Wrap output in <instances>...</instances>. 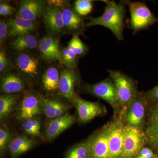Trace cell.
Here are the masks:
<instances>
[{"mask_svg":"<svg viewBox=\"0 0 158 158\" xmlns=\"http://www.w3.org/2000/svg\"><path fill=\"white\" fill-rule=\"evenodd\" d=\"M103 2L106 4L103 14L99 17L90 18L89 22L85 23V27L103 26L112 31L118 40H123L127 1L119 3L109 0H104Z\"/></svg>","mask_w":158,"mask_h":158,"instance_id":"obj_1","label":"cell"},{"mask_svg":"<svg viewBox=\"0 0 158 158\" xmlns=\"http://www.w3.org/2000/svg\"><path fill=\"white\" fill-rule=\"evenodd\" d=\"M108 72L116 86L119 106L128 107L138 93L135 82L119 71L108 70Z\"/></svg>","mask_w":158,"mask_h":158,"instance_id":"obj_2","label":"cell"},{"mask_svg":"<svg viewBox=\"0 0 158 158\" xmlns=\"http://www.w3.org/2000/svg\"><path fill=\"white\" fill-rule=\"evenodd\" d=\"M131 14L130 27L134 34L145 30L158 21L144 3L127 1Z\"/></svg>","mask_w":158,"mask_h":158,"instance_id":"obj_3","label":"cell"},{"mask_svg":"<svg viewBox=\"0 0 158 158\" xmlns=\"http://www.w3.org/2000/svg\"><path fill=\"white\" fill-rule=\"evenodd\" d=\"M110 123L90 136L86 141L88 145L87 158H109Z\"/></svg>","mask_w":158,"mask_h":158,"instance_id":"obj_4","label":"cell"},{"mask_svg":"<svg viewBox=\"0 0 158 158\" xmlns=\"http://www.w3.org/2000/svg\"><path fill=\"white\" fill-rule=\"evenodd\" d=\"M145 140L144 134L139 127L125 126L121 158L134 157L141 151Z\"/></svg>","mask_w":158,"mask_h":158,"instance_id":"obj_5","label":"cell"},{"mask_svg":"<svg viewBox=\"0 0 158 158\" xmlns=\"http://www.w3.org/2000/svg\"><path fill=\"white\" fill-rule=\"evenodd\" d=\"M85 90L94 96L101 98L113 108L119 106L116 86L112 79H106L92 85H87Z\"/></svg>","mask_w":158,"mask_h":158,"instance_id":"obj_6","label":"cell"},{"mask_svg":"<svg viewBox=\"0 0 158 158\" xmlns=\"http://www.w3.org/2000/svg\"><path fill=\"white\" fill-rule=\"evenodd\" d=\"M125 126L119 120L110 123L109 158H121L123 150Z\"/></svg>","mask_w":158,"mask_h":158,"instance_id":"obj_7","label":"cell"},{"mask_svg":"<svg viewBox=\"0 0 158 158\" xmlns=\"http://www.w3.org/2000/svg\"><path fill=\"white\" fill-rule=\"evenodd\" d=\"M42 114L43 112L40 105L39 94L28 92L25 94L22 101L16 119L23 121Z\"/></svg>","mask_w":158,"mask_h":158,"instance_id":"obj_8","label":"cell"},{"mask_svg":"<svg viewBox=\"0 0 158 158\" xmlns=\"http://www.w3.org/2000/svg\"><path fill=\"white\" fill-rule=\"evenodd\" d=\"M77 110L79 120L87 122L101 115L103 112L102 106L97 102L85 100L76 94L71 99Z\"/></svg>","mask_w":158,"mask_h":158,"instance_id":"obj_9","label":"cell"},{"mask_svg":"<svg viewBox=\"0 0 158 158\" xmlns=\"http://www.w3.org/2000/svg\"><path fill=\"white\" fill-rule=\"evenodd\" d=\"M47 7L44 1L41 0H24L20 4L15 16L27 20L36 21L43 16Z\"/></svg>","mask_w":158,"mask_h":158,"instance_id":"obj_10","label":"cell"},{"mask_svg":"<svg viewBox=\"0 0 158 158\" xmlns=\"http://www.w3.org/2000/svg\"><path fill=\"white\" fill-rule=\"evenodd\" d=\"M76 69L65 68L60 72L58 94L68 99H71L76 94L75 88L79 80Z\"/></svg>","mask_w":158,"mask_h":158,"instance_id":"obj_11","label":"cell"},{"mask_svg":"<svg viewBox=\"0 0 158 158\" xmlns=\"http://www.w3.org/2000/svg\"><path fill=\"white\" fill-rule=\"evenodd\" d=\"M38 47L44 60L60 62L62 49L60 48L59 40L52 34H47L44 36L40 40Z\"/></svg>","mask_w":158,"mask_h":158,"instance_id":"obj_12","label":"cell"},{"mask_svg":"<svg viewBox=\"0 0 158 158\" xmlns=\"http://www.w3.org/2000/svg\"><path fill=\"white\" fill-rule=\"evenodd\" d=\"M18 70L29 79H35L39 73V61L37 57L27 53H19L15 60Z\"/></svg>","mask_w":158,"mask_h":158,"instance_id":"obj_13","label":"cell"},{"mask_svg":"<svg viewBox=\"0 0 158 158\" xmlns=\"http://www.w3.org/2000/svg\"><path fill=\"white\" fill-rule=\"evenodd\" d=\"M44 24L52 34H62L64 29L62 8L56 6L47 8L43 16Z\"/></svg>","mask_w":158,"mask_h":158,"instance_id":"obj_14","label":"cell"},{"mask_svg":"<svg viewBox=\"0 0 158 158\" xmlns=\"http://www.w3.org/2000/svg\"><path fill=\"white\" fill-rule=\"evenodd\" d=\"M145 97L138 93L128 107L125 120L128 125L138 127L144 118Z\"/></svg>","mask_w":158,"mask_h":158,"instance_id":"obj_15","label":"cell"},{"mask_svg":"<svg viewBox=\"0 0 158 158\" xmlns=\"http://www.w3.org/2000/svg\"><path fill=\"white\" fill-rule=\"evenodd\" d=\"M8 37H15L26 34H31L37 28L36 21L27 20L15 16L7 21Z\"/></svg>","mask_w":158,"mask_h":158,"instance_id":"obj_16","label":"cell"},{"mask_svg":"<svg viewBox=\"0 0 158 158\" xmlns=\"http://www.w3.org/2000/svg\"><path fill=\"white\" fill-rule=\"evenodd\" d=\"M75 121V117L68 113L53 119L46 129L45 136L47 139L49 141L53 140L71 126Z\"/></svg>","mask_w":158,"mask_h":158,"instance_id":"obj_17","label":"cell"},{"mask_svg":"<svg viewBox=\"0 0 158 158\" xmlns=\"http://www.w3.org/2000/svg\"><path fill=\"white\" fill-rule=\"evenodd\" d=\"M25 88V84L23 79L15 73H7L1 79V91L6 94L19 93L23 91Z\"/></svg>","mask_w":158,"mask_h":158,"instance_id":"obj_18","label":"cell"},{"mask_svg":"<svg viewBox=\"0 0 158 158\" xmlns=\"http://www.w3.org/2000/svg\"><path fill=\"white\" fill-rule=\"evenodd\" d=\"M39 98L43 114L47 118L53 120L67 113L68 106L60 101L45 98L40 94Z\"/></svg>","mask_w":158,"mask_h":158,"instance_id":"obj_19","label":"cell"},{"mask_svg":"<svg viewBox=\"0 0 158 158\" xmlns=\"http://www.w3.org/2000/svg\"><path fill=\"white\" fill-rule=\"evenodd\" d=\"M61 8L64 29L73 32L74 34H80L82 33L85 27V23L82 17L80 16L74 9L66 7Z\"/></svg>","mask_w":158,"mask_h":158,"instance_id":"obj_20","label":"cell"},{"mask_svg":"<svg viewBox=\"0 0 158 158\" xmlns=\"http://www.w3.org/2000/svg\"><path fill=\"white\" fill-rule=\"evenodd\" d=\"M144 135L148 144L158 152V103L150 113Z\"/></svg>","mask_w":158,"mask_h":158,"instance_id":"obj_21","label":"cell"},{"mask_svg":"<svg viewBox=\"0 0 158 158\" xmlns=\"http://www.w3.org/2000/svg\"><path fill=\"white\" fill-rule=\"evenodd\" d=\"M60 75L56 67L51 66L46 69L41 78L43 88L45 91L50 94L58 93Z\"/></svg>","mask_w":158,"mask_h":158,"instance_id":"obj_22","label":"cell"},{"mask_svg":"<svg viewBox=\"0 0 158 158\" xmlns=\"http://www.w3.org/2000/svg\"><path fill=\"white\" fill-rule=\"evenodd\" d=\"M35 144V141L24 135H19L11 140L9 149L11 157L15 158L28 151Z\"/></svg>","mask_w":158,"mask_h":158,"instance_id":"obj_23","label":"cell"},{"mask_svg":"<svg viewBox=\"0 0 158 158\" xmlns=\"http://www.w3.org/2000/svg\"><path fill=\"white\" fill-rule=\"evenodd\" d=\"M38 39L31 34H26L15 37L10 44L11 48L20 53L25 52L37 48L39 45Z\"/></svg>","mask_w":158,"mask_h":158,"instance_id":"obj_24","label":"cell"},{"mask_svg":"<svg viewBox=\"0 0 158 158\" xmlns=\"http://www.w3.org/2000/svg\"><path fill=\"white\" fill-rule=\"evenodd\" d=\"M15 94H3L0 96V119H7L14 110L18 101Z\"/></svg>","mask_w":158,"mask_h":158,"instance_id":"obj_25","label":"cell"},{"mask_svg":"<svg viewBox=\"0 0 158 158\" xmlns=\"http://www.w3.org/2000/svg\"><path fill=\"white\" fill-rule=\"evenodd\" d=\"M78 56L68 47L62 48L61 51L60 63L66 68L75 69L77 66Z\"/></svg>","mask_w":158,"mask_h":158,"instance_id":"obj_26","label":"cell"},{"mask_svg":"<svg viewBox=\"0 0 158 158\" xmlns=\"http://www.w3.org/2000/svg\"><path fill=\"white\" fill-rule=\"evenodd\" d=\"M79 34H73L72 38L68 43L67 47L77 56H83L87 53L88 49L80 39Z\"/></svg>","mask_w":158,"mask_h":158,"instance_id":"obj_27","label":"cell"},{"mask_svg":"<svg viewBox=\"0 0 158 158\" xmlns=\"http://www.w3.org/2000/svg\"><path fill=\"white\" fill-rule=\"evenodd\" d=\"M22 126L24 131L28 135L41 137V125L39 120L34 118L26 119L23 121Z\"/></svg>","mask_w":158,"mask_h":158,"instance_id":"obj_28","label":"cell"},{"mask_svg":"<svg viewBox=\"0 0 158 158\" xmlns=\"http://www.w3.org/2000/svg\"><path fill=\"white\" fill-rule=\"evenodd\" d=\"M93 8V1L90 0H77L74 3V10L82 17L90 14Z\"/></svg>","mask_w":158,"mask_h":158,"instance_id":"obj_29","label":"cell"},{"mask_svg":"<svg viewBox=\"0 0 158 158\" xmlns=\"http://www.w3.org/2000/svg\"><path fill=\"white\" fill-rule=\"evenodd\" d=\"M88 147L86 141L74 146L69 151L65 158H87Z\"/></svg>","mask_w":158,"mask_h":158,"instance_id":"obj_30","label":"cell"},{"mask_svg":"<svg viewBox=\"0 0 158 158\" xmlns=\"http://www.w3.org/2000/svg\"><path fill=\"white\" fill-rule=\"evenodd\" d=\"M11 135L8 127L1 126L0 128V150L2 152L9 146L11 142Z\"/></svg>","mask_w":158,"mask_h":158,"instance_id":"obj_31","label":"cell"},{"mask_svg":"<svg viewBox=\"0 0 158 158\" xmlns=\"http://www.w3.org/2000/svg\"><path fill=\"white\" fill-rule=\"evenodd\" d=\"M8 27L5 20H0V44L2 46L8 37Z\"/></svg>","mask_w":158,"mask_h":158,"instance_id":"obj_32","label":"cell"},{"mask_svg":"<svg viewBox=\"0 0 158 158\" xmlns=\"http://www.w3.org/2000/svg\"><path fill=\"white\" fill-rule=\"evenodd\" d=\"M16 11V9L13 6L6 3L0 4V15L1 16H7L14 14Z\"/></svg>","mask_w":158,"mask_h":158,"instance_id":"obj_33","label":"cell"},{"mask_svg":"<svg viewBox=\"0 0 158 158\" xmlns=\"http://www.w3.org/2000/svg\"><path fill=\"white\" fill-rule=\"evenodd\" d=\"M9 64V60L6 52L1 48L0 51V72L3 73L6 70Z\"/></svg>","mask_w":158,"mask_h":158,"instance_id":"obj_34","label":"cell"},{"mask_svg":"<svg viewBox=\"0 0 158 158\" xmlns=\"http://www.w3.org/2000/svg\"><path fill=\"white\" fill-rule=\"evenodd\" d=\"M145 98L153 101H158V85L145 93Z\"/></svg>","mask_w":158,"mask_h":158,"instance_id":"obj_35","label":"cell"},{"mask_svg":"<svg viewBox=\"0 0 158 158\" xmlns=\"http://www.w3.org/2000/svg\"><path fill=\"white\" fill-rule=\"evenodd\" d=\"M140 155L145 158H153L154 156L152 151L148 148H141L140 152Z\"/></svg>","mask_w":158,"mask_h":158,"instance_id":"obj_36","label":"cell"},{"mask_svg":"<svg viewBox=\"0 0 158 158\" xmlns=\"http://www.w3.org/2000/svg\"><path fill=\"white\" fill-rule=\"evenodd\" d=\"M136 158H144V157L140 155V156H138Z\"/></svg>","mask_w":158,"mask_h":158,"instance_id":"obj_37","label":"cell"}]
</instances>
